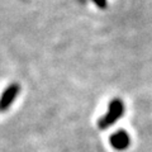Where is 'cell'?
Here are the masks:
<instances>
[{"label":"cell","instance_id":"6da1fadb","mask_svg":"<svg viewBox=\"0 0 152 152\" xmlns=\"http://www.w3.org/2000/svg\"><path fill=\"white\" fill-rule=\"evenodd\" d=\"M124 110H126V107H124V102H123L122 99H119V98L112 99V100L109 102L107 113L99 119L98 127L103 131L110 128L124 115Z\"/></svg>","mask_w":152,"mask_h":152},{"label":"cell","instance_id":"7a4b0ae2","mask_svg":"<svg viewBox=\"0 0 152 152\" xmlns=\"http://www.w3.org/2000/svg\"><path fill=\"white\" fill-rule=\"evenodd\" d=\"M20 93V85L18 83H12L4 89V91L0 95V113L7 112L9 108L15 102L17 96Z\"/></svg>","mask_w":152,"mask_h":152},{"label":"cell","instance_id":"3957f363","mask_svg":"<svg viewBox=\"0 0 152 152\" xmlns=\"http://www.w3.org/2000/svg\"><path fill=\"white\" fill-rule=\"evenodd\" d=\"M109 143L114 150L124 151L131 145V137L124 129H118L114 133H112L109 137Z\"/></svg>","mask_w":152,"mask_h":152},{"label":"cell","instance_id":"277c9868","mask_svg":"<svg viewBox=\"0 0 152 152\" xmlns=\"http://www.w3.org/2000/svg\"><path fill=\"white\" fill-rule=\"evenodd\" d=\"M91 1H93L99 9H105V8H107V4H108V0H91Z\"/></svg>","mask_w":152,"mask_h":152}]
</instances>
